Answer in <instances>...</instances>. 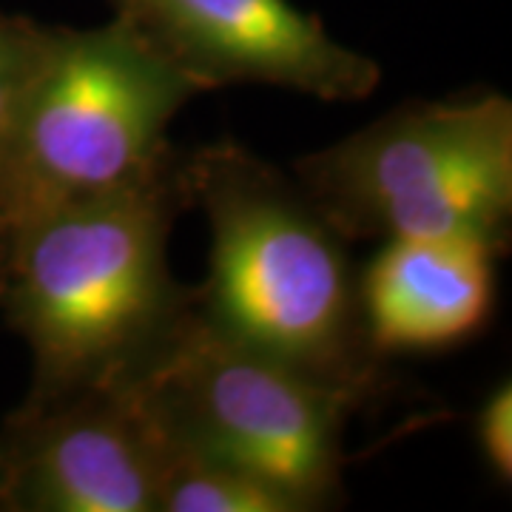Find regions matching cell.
Wrapping results in <instances>:
<instances>
[{
  "mask_svg": "<svg viewBox=\"0 0 512 512\" xmlns=\"http://www.w3.org/2000/svg\"><path fill=\"white\" fill-rule=\"evenodd\" d=\"M188 205L185 154L171 146L137 180L9 237L0 305L32 353L23 404L123 376L191 308L197 288L168 265L171 228Z\"/></svg>",
  "mask_w": 512,
  "mask_h": 512,
  "instance_id": "6da1fadb",
  "label": "cell"
},
{
  "mask_svg": "<svg viewBox=\"0 0 512 512\" xmlns=\"http://www.w3.org/2000/svg\"><path fill=\"white\" fill-rule=\"evenodd\" d=\"M185 174L211 231L202 311L362 407L382 384L384 359L367 345L353 242L293 177L234 140L185 154Z\"/></svg>",
  "mask_w": 512,
  "mask_h": 512,
  "instance_id": "7a4b0ae2",
  "label": "cell"
},
{
  "mask_svg": "<svg viewBox=\"0 0 512 512\" xmlns=\"http://www.w3.org/2000/svg\"><path fill=\"white\" fill-rule=\"evenodd\" d=\"M202 94L123 20L46 26V46L0 168V225L18 228L137 180Z\"/></svg>",
  "mask_w": 512,
  "mask_h": 512,
  "instance_id": "3957f363",
  "label": "cell"
},
{
  "mask_svg": "<svg viewBox=\"0 0 512 512\" xmlns=\"http://www.w3.org/2000/svg\"><path fill=\"white\" fill-rule=\"evenodd\" d=\"M350 242L467 239L507 254L512 237V103L504 94L404 103L293 163Z\"/></svg>",
  "mask_w": 512,
  "mask_h": 512,
  "instance_id": "277c9868",
  "label": "cell"
},
{
  "mask_svg": "<svg viewBox=\"0 0 512 512\" xmlns=\"http://www.w3.org/2000/svg\"><path fill=\"white\" fill-rule=\"evenodd\" d=\"M123 379L168 436L262 478L302 512L342 501L345 421L359 404L239 342L197 296Z\"/></svg>",
  "mask_w": 512,
  "mask_h": 512,
  "instance_id": "5b68a950",
  "label": "cell"
},
{
  "mask_svg": "<svg viewBox=\"0 0 512 512\" xmlns=\"http://www.w3.org/2000/svg\"><path fill=\"white\" fill-rule=\"evenodd\" d=\"M200 92L274 86L325 103L376 92L382 66L333 40L291 0H106Z\"/></svg>",
  "mask_w": 512,
  "mask_h": 512,
  "instance_id": "8992f818",
  "label": "cell"
},
{
  "mask_svg": "<svg viewBox=\"0 0 512 512\" xmlns=\"http://www.w3.org/2000/svg\"><path fill=\"white\" fill-rule=\"evenodd\" d=\"M0 447L3 510L157 512V424L123 376L55 402L20 404Z\"/></svg>",
  "mask_w": 512,
  "mask_h": 512,
  "instance_id": "52a82bcc",
  "label": "cell"
},
{
  "mask_svg": "<svg viewBox=\"0 0 512 512\" xmlns=\"http://www.w3.org/2000/svg\"><path fill=\"white\" fill-rule=\"evenodd\" d=\"M495 259L467 239H384L359 271L370 350L387 359L476 339L495 311Z\"/></svg>",
  "mask_w": 512,
  "mask_h": 512,
  "instance_id": "ba28073f",
  "label": "cell"
},
{
  "mask_svg": "<svg viewBox=\"0 0 512 512\" xmlns=\"http://www.w3.org/2000/svg\"><path fill=\"white\" fill-rule=\"evenodd\" d=\"M157 439H160L157 512H302L288 495L265 484L262 478L205 456L180 439L168 436L160 424H157Z\"/></svg>",
  "mask_w": 512,
  "mask_h": 512,
  "instance_id": "9c48e42d",
  "label": "cell"
},
{
  "mask_svg": "<svg viewBox=\"0 0 512 512\" xmlns=\"http://www.w3.org/2000/svg\"><path fill=\"white\" fill-rule=\"evenodd\" d=\"M46 46V23L0 12V168Z\"/></svg>",
  "mask_w": 512,
  "mask_h": 512,
  "instance_id": "30bf717a",
  "label": "cell"
},
{
  "mask_svg": "<svg viewBox=\"0 0 512 512\" xmlns=\"http://www.w3.org/2000/svg\"><path fill=\"white\" fill-rule=\"evenodd\" d=\"M476 444L484 464L501 484L512 481V387L498 384L481 402L476 416Z\"/></svg>",
  "mask_w": 512,
  "mask_h": 512,
  "instance_id": "8fae6325",
  "label": "cell"
},
{
  "mask_svg": "<svg viewBox=\"0 0 512 512\" xmlns=\"http://www.w3.org/2000/svg\"><path fill=\"white\" fill-rule=\"evenodd\" d=\"M6 256H9V234L0 225V285H3V271H6Z\"/></svg>",
  "mask_w": 512,
  "mask_h": 512,
  "instance_id": "7c38bea8",
  "label": "cell"
},
{
  "mask_svg": "<svg viewBox=\"0 0 512 512\" xmlns=\"http://www.w3.org/2000/svg\"><path fill=\"white\" fill-rule=\"evenodd\" d=\"M0 490H3V447H0Z\"/></svg>",
  "mask_w": 512,
  "mask_h": 512,
  "instance_id": "4fadbf2b",
  "label": "cell"
}]
</instances>
